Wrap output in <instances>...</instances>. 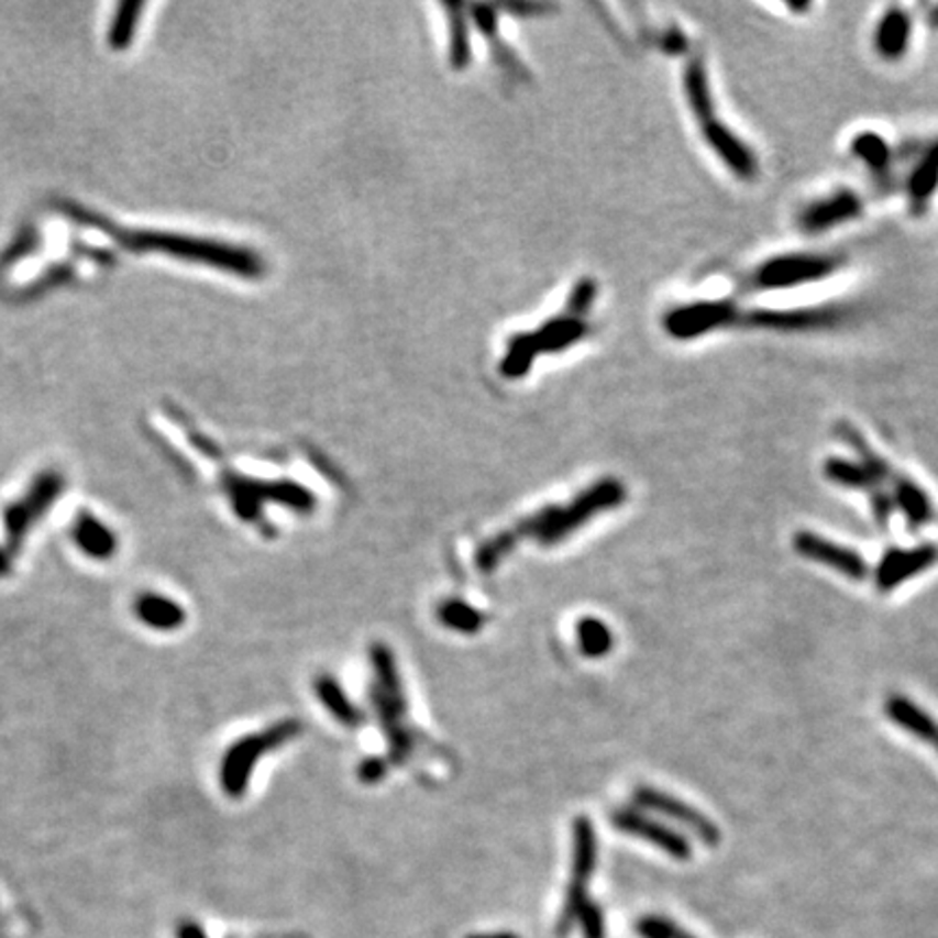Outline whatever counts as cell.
Listing matches in <instances>:
<instances>
[{"instance_id": "obj_1", "label": "cell", "mask_w": 938, "mask_h": 938, "mask_svg": "<svg viewBox=\"0 0 938 938\" xmlns=\"http://www.w3.org/2000/svg\"><path fill=\"white\" fill-rule=\"evenodd\" d=\"M626 496L628 492L619 481H599L583 492L570 507H545L519 521L511 530L500 532L483 543L476 552V567L483 574H489L523 537H532L541 545H554L583 528L599 512L617 509Z\"/></svg>"}, {"instance_id": "obj_2", "label": "cell", "mask_w": 938, "mask_h": 938, "mask_svg": "<svg viewBox=\"0 0 938 938\" xmlns=\"http://www.w3.org/2000/svg\"><path fill=\"white\" fill-rule=\"evenodd\" d=\"M572 296L574 298H570V302L559 316L545 320L532 333H519L517 338H512L507 345V354L500 358L503 376L507 378L523 376L532 367L537 356L561 352L567 345L578 343L592 333L589 313L596 302L594 283L589 280L581 283Z\"/></svg>"}, {"instance_id": "obj_3", "label": "cell", "mask_w": 938, "mask_h": 938, "mask_svg": "<svg viewBox=\"0 0 938 938\" xmlns=\"http://www.w3.org/2000/svg\"><path fill=\"white\" fill-rule=\"evenodd\" d=\"M115 235L124 249L137 253H162L183 261L200 263L220 272H229L244 278H258L265 274L263 256L246 246H233L216 240L164 233V231H126V229H107Z\"/></svg>"}, {"instance_id": "obj_4", "label": "cell", "mask_w": 938, "mask_h": 938, "mask_svg": "<svg viewBox=\"0 0 938 938\" xmlns=\"http://www.w3.org/2000/svg\"><path fill=\"white\" fill-rule=\"evenodd\" d=\"M369 656L376 678L369 688V697L378 713L383 732L387 735L389 757L396 765H402L413 754L418 739L407 726V697L402 691V681L398 676L394 654L387 645H372Z\"/></svg>"}, {"instance_id": "obj_5", "label": "cell", "mask_w": 938, "mask_h": 938, "mask_svg": "<svg viewBox=\"0 0 938 938\" xmlns=\"http://www.w3.org/2000/svg\"><path fill=\"white\" fill-rule=\"evenodd\" d=\"M848 258L839 253L793 251L768 256L746 276L748 291H788L821 283L846 267Z\"/></svg>"}, {"instance_id": "obj_6", "label": "cell", "mask_w": 938, "mask_h": 938, "mask_svg": "<svg viewBox=\"0 0 938 938\" xmlns=\"http://www.w3.org/2000/svg\"><path fill=\"white\" fill-rule=\"evenodd\" d=\"M302 732L298 719L278 721L261 732H253L235 741L222 757L220 763V786L229 797H242L249 791L256 763L274 750H280L285 743L296 739Z\"/></svg>"}, {"instance_id": "obj_7", "label": "cell", "mask_w": 938, "mask_h": 938, "mask_svg": "<svg viewBox=\"0 0 938 938\" xmlns=\"http://www.w3.org/2000/svg\"><path fill=\"white\" fill-rule=\"evenodd\" d=\"M743 309L732 298H697L672 307L663 318L665 333L676 342H693L741 324Z\"/></svg>"}, {"instance_id": "obj_8", "label": "cell", "mask_w": 938, "mask_h": 938, "mask_svg": "<svg viewBox=\"0 0 938 938\" xmlns=\"http://www.w3.org/2000/svg\"><path fill=\"white\" fill-rule=\"evenodd\" d=\"M66 489V478L57 470L42 472L29 487V492L13 500L4 512H2V526H4V539L9 554H18L26 541V534L31 528L53 509V505L59 500V496Z\"/></svg>"}, {"instance_id": "obj_9", "label": "cell", "mask_w": 938, "mask_h": 938, "mask_svg": "<svg viewBox=\"0 0 938 938\" xmlns=\"http://www.w3.org/2000/svg\"><path fill=\"white\" fill-rule=\"evenodd\" d=\"M224 485L233 509L244 521H256L263 503H276L296 512H311L316 509V496L298 483H261L246 476L227 474Z\"/></svg>"}, {"instance_id": "obj_10", "label": "cell", "mask_w": 938, "mask_h": 938, "mask_svg": "<svg viewBox=\"0 0 938 938\" xmlns=\"http://www.w3.org/2000/svg\"><path fill=\"white\" fill-rule=\"evenodd\" d=\"M843 320L837 307H795V309H748L741 327L769 333H810L832 329Z\"/></svg>"}, {"instance_id": "obj_11", "label": "cell", "mask_w": 938, "mask_h": 938, "mask_svg": "<svg viewBox=\"0 0 938 938\" xmlns=\"http://www.w3.org/2000/svg\"><path fill=\"white\" fill-rule=\"evenodd\" d=\"M864 213V200L853 189L841 187L810 200L797 213V229L806 235H824L856 222Z\"/></svg>"}, {"instance_id": "obj_12", "label": "cell", "mask_w": 938, "mask_h": 938, "mask_svg": "<svg viewBox=\"0 0 938 938\" xmlns=\"http://www.w3.org/2000/svg\"><path fill=\"white\" fill-rule=\"evenodd\" d=\"M596 856L597 843L594 824L587 817H581L574 824V880L570 884L565 908H563V915H561V922H559V933L561 935H565L570 930V926L574 924V919L578 917V913L587 904L585 884L594 875Z\"/></svg>"}, {"instance_id": "obj_13", "label": "cell", "mask_w": 938, "mask_h": 938, "mask_svg": "<svg viewBox=\"0 0 938 938\" xmlns=\"http://www.w3.org/2000/svg\"><path fill=\"white\" fill-rule=\"evenodd\" d=\"M634 802L643 810L659 813L663 817H670L672 821H678L706 846H717L721 841V832L715 821H710L702 810L693 808L684 799H678L665 791H659L654 786H639L634 791Z\"/></svg>"}, {"instance_id": "obj_14", "label": "cell", "mask_w": 938, "mask_h": 938, "mask_svg": "<svg viewBox=\"0 0 938 938\" xmlns=\"http://www.w3.org/2000/svg\"><path fill=\"white\" fill-rule=\"evenodd\" d=\"M791 545L802 559L819 563L824 567H830L850 581L860 583V581L869 578V565L860 556V552L850 550L841 543H835V541H830L817 532L799 530L793 534Z\"/></svg>"}, {"instance_id": "obj_15", "label": "cell", "mask_w": 938, "mask_h": 938, "mask_svg": "<svg viewBox=\"0 0 938 938\" xmlns=\"http://www.w3.org/2000/svg\"><path fill=\"white\" fill-rule=\"evenodd\" d=\"M702 137L706 146L715 153V157L721 162V166L732 172L735 178L743 183H752L761 174V164L750 144L743 142L739 133H735L728 124H724L719 118L699 126Z\"/></svg>"}, {"instance_id": "obj_16", "label": "cell", "mask_w": 938, "mask_h": 938, "mask_svg": "<svg viewBox=\"0 0 938 938\" xmlns=\"http://www.w3.org/2000/svg\"><path fill=\"white\" fill-rule=\"evenodd\" d=\"M938 563V548L935 543H922L915 548H893L880 559L873 581L880 594H891L911 578L928 572Z\"/></svg>"}, {"instance_id": "obj_17", "label": "cell", "mask_w": 938, "mask_h": 938, "mask_svg": "<svg viewBox=\"0 0 938 938\" xmlns=\"http://www.w3.org/2000/svg\"><path fill=\"white\" fill-rule=\"evenodd\" d=\"M613 826L630 837H639L663 852L670 853L676 860H688L691 858V846L681 832L672 830L670 826L650 819L645 813L637 808H619L613 813Z\"/></svg>"}, {"instance_id": "obj_18", "label": "cell", "mask_w": 938, "mask_h": 938, "mask_svg": "<svg viewBox=\"0 0 938 938\" xmlns=\"http://www.w3.org/2000/svg\"><path fill=\"white\" fill-rule=\"evenodd\" d=\"M913 42V15L908 9L893 4L889 7L873 31V48L880 59L895 64L908 55Z\"/></svg>"}, {"instance_id": "obj_19", "label": "cell", "mask_w": 938, "mask_h": 938, "mask_svg": "<svg viewBox=\"0 0 938 938\" xmlns=\"http://www.w3.org/2000/svg\"><path fill=\"white\" fill-rule=\"evenodd\" d=\"M908 209L922 218L933 205L938 191V137L924 148L904 185Z\"/></svg>"}, {"instance_id": "obj_20", "label": "cell", "mask_w": 938, "mask_h": 938, "mask_svg": "<svg viewBox=\"0 0 938 938\" xmlns=\"http://www.w3.org/2000/svg\"><path fill=\"white\" fill-rule=\"evenodd\" d=\"M683 91L686 107L699 126L717 120L715 93H713L708 68H706L702 55H691L686 59L683 73Z\"/></svg>"}, {"instance_id": "obj_21", "label": "cell", "mask_w": 938, "mask_h": 938, "mask_svg": "<svg viewBox=\"0 0 938 938\" xmlns=\"http://www.w3.org/2000/svg\"><path fill=\"white\" fill-rule=\"evenodd\" d=\"M884 715L917 741L933 746L938 737L937 719L926 708L904 695H891L884 702Z\"/></svg>"}, {"instance_id": "obj_22", "label": "cell", "mask_w": 938, "mask_h": 938, "mask_svg": "<svg viewBox=\"0 0 938 938\" xmlns=\"http://www.w3.org/2000/svg\"><path fill=\"white\" fill-rule=\"evenodd\" d=\"M73 539L77 548L93 561H109L118 552L115 532L91 512H79L73 526Z\"/></svg>"}, {"instance_id": "obj_23", "label": "cell", "mask_w": 938, "mask_h": 938, "mask_svg": "<svg viewBox=\"0 0 938 938\" xmlns=\"http://www.w3.org/2000/svg\"><path fill=\"white\" fill-rule=\"evenodd\" d=\"M891 498H893V505L906 515V519H908V523H911L913 530L924 528L935 517L930 496L926 494L924 487H919L906 474L897 472V476L893 478V483H891Z\"/></svg>"}, {"instance_id": "obj_24", "label": "cell", "mask_w": 938, "mask_h": 938, "mask_svg": "<svg viewBox=\"0 0 938 938\" xmlns=\"http://www.w3.org/2000/svg\"><path fill=\"white\" fill-rule=\"evenodd\" d=\"M133 613L144 626L159 632H174L183 628L187 619V613L178 602L159 594H142L133 604Z\"/></svg>"}, {"instance_id": "obj_25", "label": "cell", "mask_w": 938, "mask_h": 938, "mask_svg": "<svg viewBox=\"0 0 938 938\" xmlns=\"http://www.w3.org/2000/svg\"><path fill=\"white\" fill-rule=\"evenodd\" d=\"M850 153L853 159L860 162L867 170L878 178L889 176L895 162V151L889 140L878 131H860L850 142Z\"/></svg>"}, {"instance_id": "obj_26", "label": "cell", "mask_w": 938, "mask_h": 938, "mask_svg": "<svg viewBox=\"0 0 938 938\" xmlns=\"http://www.w3.org/2000/svg\"><path fill=\"white\" fill-rule=\"evenodd\" d=\"M316 693L322 706L329 710L345 728H358L363 724V713L347 699L342 686L331 676H320L316 683Z\"/></svg>"}, {"instance_id": "obj_27", "label": "cell", "mask_w": 938, "mask_h": 938, "mask_svg": "<svg viewBox=\"0 0 938 938\" xmlns=\"http://www.w3.org/2000/svg\"><path fill=\"white\" fill-rule=\"evenodd\" d=\"M437 617L445 628L463 634H476L485 624V615L459 597L441 602L437 608Z\"/></svg>"}, {"instance_id": "obj_28", "label": "cell", "mask_w": 938, "mask_h": 938, "mask_svg": "<svg viewBox=\"0 0 938 938\" xmlns=\"http://www.w3.org/2000/svg\"><path fill=\"white\" fill-rule=\"evenodd\" d=\"M144 2L140 0H126L120 2L113 15V22L109 26V46L115 51H124L131 46V42L135 40L140 20H142V11H144Z\"/></svg>"}, {"instance_id": "obj_29", "label": "cell", "mask_w": 938, "mask_h": 938, "mask_svg": "<svg viewBox=\"0 0 938 938\" xmlns=\"http://www.w3.org/2000/svg\"><path fill=\"white\" fill-rule=\"evenodd\" d=\"M578 645L587 659H602L613 650V632L597 617H583L578 621Z\"/></svg>"}, {"instance_id": "obj_30", "label": "cell", "mask_w": 938, "mask_h": 938, "mask_svg": "<svg viewBox=\"0 0 938 938\" xmlns=\"http://www.w3.org/2000/svg\"><path fill=\"white\" fill-rule=\"evenodd\" d=\"M578 919L583 924V933L585 938H604V922H602V913L597 911L594 904H585L583 911L578 913Z\"/></svg>"}, {"instance_id": "obj_31", "label": "cell", "mask_w": 938, "mask_h": 938, "mask_svg": "<svg viewBox=\"0 0 938 938\" xmlns=\"http://www.w3.org/2000/svg\"><path fill=\"white\" fill-rule=\"evenodd\" d=\"M387 775V763L383 759H367L358 765V780L365 784H376Z\"/></svg>"}, {"instance_id": "obj_32", "label": "cell", "mask_w": 938, "mask_h": 938, "mask_svg": "<svg viewBox=\"0 0 938 938\" xmlns=\"http://www.w3.org/2000/svg\"><path fill=\"white\" fill-rule=\"evenodd\" d=\"M11 572H13V561H11V554H9V550L0 548V578H7V576H11Z\"/></svg>"}, {"instance_id": "obj_33", "label": "cell", "mask_w": 938, "mask_h": 938, "mask_svg": "<svg viewBox=\"0 0 938 938\" xmlns=\"http://www.w3.org/2000/svg\"><path fill=\"white\" fill-rule=\"evenodd\" d=\"M928 22H930V26H933V29H938V2H935V4L930 7V11H928Z\"/></svg>"}, {"instance_id": "obj_34", "label": "cell", "mask_w": 938, "mask_h": 938, "mask_svg": "<svg viewBox=\"0 0 938 938\" xmlns=\"http://www.w3.org/2000/svg\"><path fill=\"white\" fill-rule=\"evenodd\" d=\"M467 938H517L511 933H498V935H476V937Z\"/></svg>"}, {"instance_id": "obj_35", "label": "cell", "mask_w": 938, "mask_h": 938, "mask_svg": "<svg viewBox=\"0 0 938 938\" xmlns=\"http://www.w3.org/2000/svg\"><path fill=\"white\" fill-rule=\"evenodd\" d=\"M670 938H693V937H688V935H686V933H683V930H681V928H676V926H674V924H672V930H670Z\"/></svg>"}, {"instance_id": "obj_36", "label": "cell", "mask_w": 938, "mask_h": 938, "mask_svg": "<svg viewBox=\"0 0 938 938\" xmlns=\"http://www.w3.org/2000/svg\"><path fill=\"white\" fill-rule=\"evenodd\" d=\"M933 746H935V750L938 752V737L935 739V743H933Z\"/></svg>"}]
</instances>
